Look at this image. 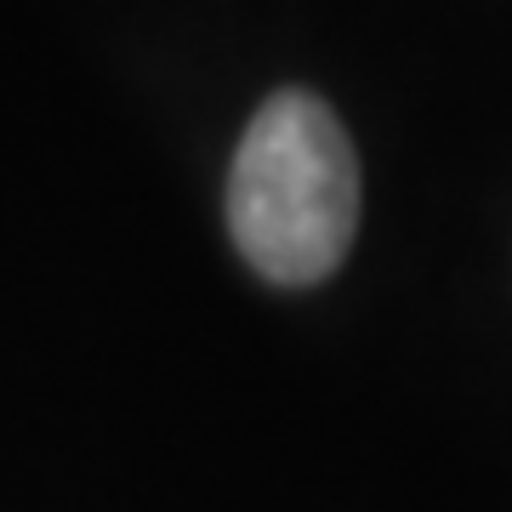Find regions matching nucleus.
<instances>
[{"mask_svg":"<svg viewBox=\"0 0 512 512\" xmlns=\"http://www.w3.org/2000/svg\"><path fill=\"white\" fill-rule=\"evenodd\" d=\"M359 228V160L336 109L274 92L245 126L228 171V234L268 285H319Z\"/></svg>","mask_w":512,"mask_h":512,"instance_id":"1","label":"nucleus"}]
</instances>
